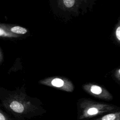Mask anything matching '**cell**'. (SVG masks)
<instances>
[{
    "label": "cell",
    "instance_id": "cell-1",
    "mask_svg": "<svg viewBox=\"0 0 120 120\" xmlns=\"http://www.w3.org/2000/svg\"><path fill=\"white\" fill-rule=\"evenodd\" d=\"M116 106L104 104L85 101L79 105L77 120H92L107 112L119 109Z\"/></svg>",
    "mask_w": 120,
    "mask_h": 120
},
{
    "label": "cell",
    "instance_id": "cell-2",
    "mask_svg": "<svg viewBox=\"0 0 120 120\" xmlns=\"http://www.w3.org/2000/svg\"><path fill=\"white\" fill-rule=\"evenodd\" d=\"M92 120H120V111L107 113Z\"/></svg>",
    "mask_w": 120,
    "mask_h": 120
},
{
    "label": "cell",
    "instance_id": "cell-3",
    "mask_svg": "<svg viewBox=\"0 0 120 120\" xmlns=\"http://www.w3.org/2000/svg\"><path fill=\"white\" fill-rule=\"evenodd\" d=\"M11 30L14 33L20 34H24L27 32V30L26 29L18 26L13 27L11 28Z\"/></svg>",
    "mask_w": 120,
    "mask_h": 120
},
{
    "label": "cell",
    "instance_id": "cell-4",
    "mask_svg": "<svg viewBox=\"0 0 120 120\" xmlns=\"http://www.w3.org/2000/svg\"><path fill=\"white\" fill-rule=\"evenodd\" d=\"M114 35L116 41L120 44V19L118 21V22L115 26Z\"/></svg>",
    "mask_w": 120,
    "mask_h": 120
},
{
    "label": "cell",
    "instance_id": "cell-5",
    "mask_svg": "<svg viewBox=\"0 0 120 120\" xmlns=\"http://www.w3.org/2000/svg\"><path fill=\"white\" fill-rule=\"evenodd\" d=\"M0 120H15L12 116L8 113L0 110Z\"/></svg>",
    "mask_w": 120,
    "mask_h": 120
},
{
    "label": "cell",
    "instance_id": "cell-6",
    "mask_svg": "<svg viewBox=\"0 0 120 120\" xmlns=\"http://www.w3.org/2000/svg\"><path fill=\"white\" fill-rule=\"evenodd\" d=\"M52 84L57 87H60L63 85L64 81L60 78H55L52 81Z\"/></svg>",
    "mask_w": 120,
    "mask_h": 120
},
{
    "label": "cell",
    "instance_id": "cell-7",
    "mask_svg": "<svg viewBox=\"0 0 120 120\" xmlns=\"http://www.w3.org/2000/svg\"><path fill=\"white\" fill-rule=\"evenodd\" d=\"M75 1L74 0H64L63 3L64 5L68 8H71L74 5Z\"/></svg>",
    "mask_w": 120,
    "mask_h": 120
},
{
    "label": "cell",
    "instance_id": "cell-8",
    "mask_svg": "<svg viewBox=\"0 0 120 120\" xmlns=\"http://www.w3.org/2000/svg\"><path fill=\"white\" fill-rule=\"evenodd\" d=\"M114 75L117 80L120 81V68L116 69Z\"/></svg>",
    "mask_w": 120,
    "mask_h": 120
}]
</instances>
